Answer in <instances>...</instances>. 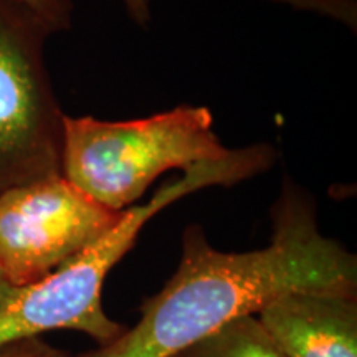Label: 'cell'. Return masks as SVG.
Wrapping results in <instances>:
<instances>
[{"instance_id":"obj_1","label":"cell","mask_w":357,"mask_h":357,"mask_svg":"<svg viewBox=\"0 0 357 357\" xmlns=\"http://www.w3.org/2000/svg\"><path fill=\"white\" fill-rule=\"evenodd\" d=\"M271 222L270 243L242 253L215 250L192 223L182 234L177 270L142 303L139 321L79 357H171L284 294H357L356 255L321 234L311 195L289 177Z\"/></svg>"},{"instance_id":"obj_2","label":"cell","mask_w":357,"mask_h":357,"mask_svg":"<svg viewBox=\"0 0 357 357\" xmlns=\"http://www.w3.org/2000/svg\"><path fill=\"white\" fill-rule=\"evenodd\" d=\"M276 158L273 146L260 142L181 171V177L160 185L146 204L126 208L96 243L38 283L17 288L0 311V344L60 329L86 334L100 346L116 341L126 328L102 307V288L109 271L134 247L142 227L185 195L213 185L230 187L266 172Z\"/></svg>"},{"instance_id":"obj_3","label":"cell","mask_w":357,"mask_h":357,"mask_svg":"<svg viewBox=\"0 0 357 357\" xmlns=\"http://www.w3.org/2000/svg\"><path fill=\"white\" fill-rule=\"evenodd\" d=\"M231 153L213 131L211 109L181 105L147 118L102 121L65 114L61 176L102 207L123 212L155 178Z\"/></svg>"},{"instance_id":"obj_4","label":"cell","mask_w":357,"mask_h":357,"mask_svg":"<svg viewBox=\"0 0 357 357\" xmlns=\"http://www.w3.org/2000/svg\"><path fill=\"white\" fill-rule=\"evenodd\" d=\"M50 35L24 0H0V194L61 174L65 113L45 58Z\"/></svg>"},{"instance_id":"obj_5","label":"cell","mask_w":357,"mask_h":357,"mask_svg":"<svg viewBox=\"0 0 357 357\" xmlns=\"http://www.w3.org/2000/svg\"><path fill=\"white\" fill-rule=\"evenodd\" d=\"M123 212L61 174L10 187L0 194V273L12 288L38 283L108 234Z\"/></svg>"},{"instance_id":"obj_6","label":"cell","mask_w":357,"mask_h":357,"mask_svg":"<svg viewBox=\"0 0 357 357\" xmlns=\"http://www.w3.org/2000/svg\"><path fill=\"white\" fill-rule=\"evenodd\" d=\"M257 318L287 357H357V294L289 293Z\"/></svg>"},{"instance_id":"obj_7","label":"cell","mask_w":357,"mask_h":357,"mask_svg":"<svg viewBox=\"0 0 357 357\" xmlns=\"http://www.w3.org/2000/svg\"><path fill=\"white\" fill-rule=\"evenodd\" d=\"M171 357H287L268 336L257 316L222 326Z\"/></svg>"},{"instance_id":"obj_8","label":"cell","mask_w":357,"mask_h":357,"mask_svg":"<svg viewBox=\"0 0 357 357\" xmlns=\"http://www.w3.org/2000/svg\"><path fill=\"white\" fill-rule=\"evenodd\" d=\"M47 24L52 33L65 32L73 25V0H24Z\"/></svg>"},{"instance_id":"obj_9","label":"cell","mask_w":357,"mask_h":357,"mask_svg":"<svg viewBox=\"0 0 357 357\" xmlns=\"http://www.w3.org/2000/svg\"><path fill=\"white\" fill-rule=\"evenodd\" d=\"M275 2L288 3L300 10H310L333 17L356 30V0H275Z\"/></svg>"},{"instance_id":"obj_10","label":"cell","mask_w":357,"mask_h":357,"mask_svg":"<svg viewBox=\"0 0 357 357\" xmlns=\"http://www.w3.org/2000/svg\"><path fill=\"white\" fill-rule=\"evenodd\" d=\"M0 357H71L63 349L48 344L42 336L22 337L0 344Z\"/></svg>"},{"instance_id":"obj_11","label":"cell","mask_w":357,"mask_h":357,"mask_svg":"<svg viewBox=\"0 0 357 357\" xmlns=\"http://www.w3.org/2000/svg\"><path fill=\"white\" fill-rule=\"evenodd\" d=\"M121 2L134 24L139 26H147L151 24V20H153L151 0H121Z\"/></svg>"},{"instance_id":"obj_12","label":"cell","mask_w":357,"mask_h":357,"mask_svg":"<svg viewBox=\"0 0 357 357\" xmlns=\"http://www.w3.org/2000/svg\"><path fill=\"white\" fill-rule=\"evenodd\" d=\"M15 289L17 288H12L6 281V278H3L2 273H0V311L6 307L8 301H10V298L13 296V293H15Z\"/></svg>"}]
</instances>
